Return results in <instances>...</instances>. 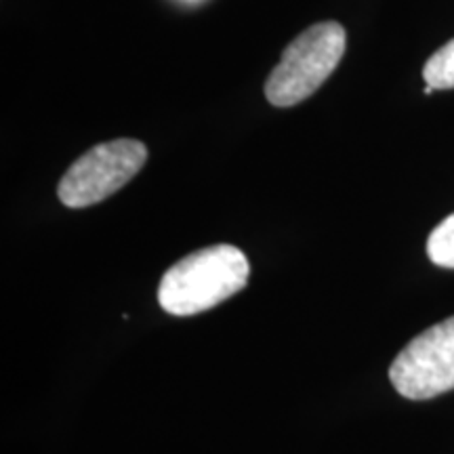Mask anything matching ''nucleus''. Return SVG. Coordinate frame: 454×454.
<instances>
[{
  "mask_svg": "<svg viewBox=\"0 0 454 454\" xmlns=\"http://www.w3.org/2000/svg\"><path fill=\"white\" fill-rule=\"evenodd\" d=\"M348 47L337 21H322L301 32L284 51L265 82V98L276 107H291L314 95L334 72Z\"/></svg>",
  "mask_w": 454,
  "mask_h": 454,
  "instance_id": "nucleus-2",
  "label": "nucleus"
},
{
  "mask_svg": "<svg viewBox=\"0 0 454 454\" xmlns=\"http://www.w3.org/2000/svg\"><path fill=\"white\" fill-rule=\"evenodd\" d=\"M427 254L440 268L454 270V215L446 217L429 234Z\"/></svg>",
  "mask_w": 454,
  "mask_h": 454,
  "instance_id": "nucleus-6",
  "label": "nucleus"
},
{
  "mask_svg": "<svg viewBox=\"0 0 454 454\" xmlns=\"http://www.w3.org/2000/svg\"><path fill=\"white\" fill-rule=\"evenodd\" d=\"M147 147L137 139H114L90 147L67 168L57 196L67 208L93 207L122 190L144 168Z\"/></svg>",
  "mask_w": 454,
  "mask_h": 454,
  "instance_id": "nucleus-3",
  "label": "nucleus"
},
{
  "mask_svg": "<svg viewBox=\"0 0 454 454\" xmlns=\"http://www.w3.org/2000/svg\"><path fill=\"white\" fill-rule=\"evenodd\" d=\"M397 394L429 400L454 389V316L414 337L389 368Z\"/></svg>",
  "mask_w": 454,
  "mask_h": 454,
  "instance_id": "nucleus-4",
  "label": "nucleus"
},
{
  "mask_svg": "<svg viewBox=\"0 0 454 454\" xmlns=\"http://www.w3.org/2000/svg\"><path fill=\"white\" fill-rule=\"evenodd\" d=\"M247 254L231 244H215L187 254L167 270L158 301L167 314L194 316L234 297L248 282Z\"/></svg>",
  "mask_w": 454,
  "mask_h": 454,
  "instance_id": "nucleus-1",
  "label": "nucleus"
},
{
  "mask_svg": "<svg viewBox=\"0 0 454 454\" xmlns=\"http://www.w3.org/2000/svg\"><path fill=\"white\" fill-rule=\"evenodd\" d=\"M434 90H435V89H434V87H429V84H425V89H423V93H425V95H431V93H434Z\"/></svg>",
  "mask_w": 454,
  "mask_h": 454,
  "instance_id": "nucleus-7",
  "label": "nucleus"
},
{
  "mask_svg": "<svg viewBox=\"0 0 454 454\" xmlns=\"http://www.w3.org/2000/svg\"><path fill=\"white\" fill-rule=\"evenodd\" d=\"M423 78L435 90L454 89V38L429 57L423 67Z\"/></svg>",
  "mask_w": 454,
  "mask_h": 454,
  "instance_id": "nucleus-5",
  "label": "nucleus"
}]
</instances>
